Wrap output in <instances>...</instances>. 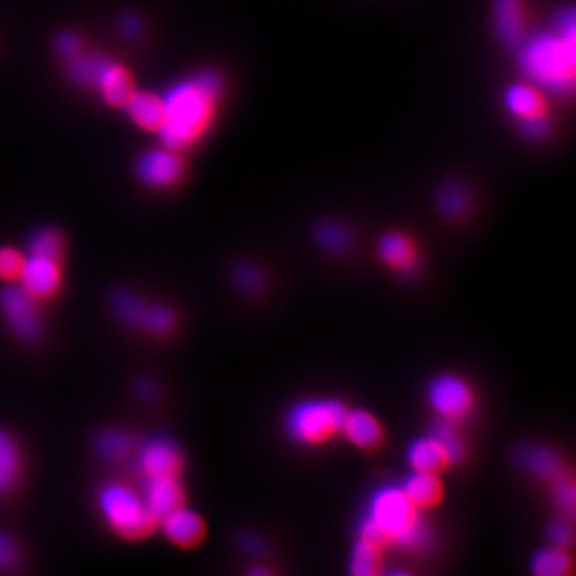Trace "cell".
Listing matches in <instances>:
<instances>
[{"instance_id": "obj_1", "label": "cell", "mask_w": 576, "mask_h": 576, "mask_svg": "<svg viewBox=\"0 0 576 576\" xmlns=\"http://www.w3.org/2000/svg\"><path fill=\"white\" fill-rule=\"evenodd\" d=\"M357 532L359 538L381 551L391 544L404 551H424L432 543V530L421 516V509L408 500L400 485L373 490Z\"/></svg>"}, {"instance_id": "obj_2", "label": "cell", "mask_w": 576, "mask_h": 576, "mask_svg": "<svg viewBox=\"0 0 576 576\" xmlns=\"http://www.w3.org/2000/svg\"><path fill=\"white\" fill-rule=\"evenodd\" d=\"M520 68L536 85L557 93L572 92L576 71L575 13H560L556 29L522 40Z\"/></svg>"}, {"instance_id": "obj_3", "label": "cell", "mask_w": 576, "mask_h": 576, "mask_svg": "<svg viewBox=\"0 0 576 576\" xmlns=\"http://www.w3.org/2000/svg\"><path fill=\"white\" fill-rule=\"evenodd\" d=\"M218 95L207 92L196 80L178 82L160 98L164 108V122L160 138L168 149H180L196 140L212 119Z\"/></svg>"}, {"instance_id": "obj_4", "label": "cell", "mask_w": 576, "mask_h": 576, "mask_svg": "<svg viewBox=\"0 0 576 576\" xmlns=\"http://www.w3.org/2000/svg\"><path fill=\"white\" fill-rule=\"evenodd\" d=\"M349 408L338 399H306L285 415L287 436L300 445H320L341 434Z\"/></svg>"}, {"instance_id": "obj_5", "label": "cell", "mask_w": 576, "mask_h": 576, "mask_svg": "<svg viewBox=\"0 0 576 576\" xmlns=\"http://www.w3.org/2000/svg\"><path fill=\"white\" fill-rule=\"evenodd\" d=\"M98 506L104 519L125 538H140L156 524L141 495L124 484H108L98 493Z\"/></svg>"}, {"instance_id": "obj_6", "label": "cell", "mask_w": 576, "mask_h": 576, "mask_svg": "<svg viewBox=\"0 0 576 576\" xmlns=\"http://www.w3.org/2000/svg\"><path fill=\"white\" fill-rule=\"evenodd\" d=\"M426 397L432 412L453 423L468 418L476 408V394L471 384L453 373L437 375L429 383Z\"/></svg>"}, {"instance_id": "obj_7", "label": "cell", "mask_w": 576, "mask_h": 576, "mask_svg": "<svg viewBox=\"0 0 576 576\" xmlns=\"http://www.w3.org/2000/svg\"><path fill=\"white\" fill-rule=\"evenodd\" d=\"M0 311L8 327L23 341H36L42 333L37 300L21 285H8L0 292Z\"/></svg>"}, {"instance_id": "obj_8", "label": "cell", "mask_w": 576, "mask_h": 576, "mask_svg": "<svg viewBox=\"0 0 576 576\" xmlns=\"http://www.w3.org/2000/svg\"><path fill=\"white\" fill-rule=\"evenodd\" d=\"M183 464L180 448L168 437L157 436L146 440L138 452V468L144 479L152 477H178Z\"/></svg>"}, {"instance_id": "obj_9", "label": "cell", "mask_w": 576, "mask_h": 576, "mask_svg": "<svg viewBox=\"0 0 576 576\" xmlns=\"http://www.w3.org/2000/svg\"><path fill=\"white\" fill-rule=\"evenodd\" d=\"M18 277L21 280V287L31 293L36 300L52 296L61 284L58 261L48 260L42 256L29 255L23 261Z\"/></svg>"}, {"instance_id": "obj_10", "label": "cell", "mask_w": 576, "mask_h": 576, "mask_svg": "<svg viewBox=\"0 0 576 576\" xmlns=\"http://www.w3.org/2000/svg\"><path fill=\"white\" fill-rule=\"evenodd\" d=\"M138 175L152 188H165L176 183L183 175V160L176 156L173 149L149 151L138 160Z\"/></svg>"}, {"instance_id": "obj_11", "label": "cell", "mask_w": 576, "mask_h": 576, "mask_svg": "<svg viewBox=\"0 0 576 576\" xmlns=\"http://www.w3.org/2000/svg\"><path fill=\"white\" fill-rule=\"evenodd\" d=\"M141 498L149 514L157 522L176 508L183 506L184 496L176 477H152V479H144Z\"/></svg>"}, {"instance_id": "obj_12", "label": "cell", "mask_w": 576, "mask_h": 576, "mask_svg": "<svg viewBox=\"0 0 576 576\" xmlns=\"http://www.w3.org/2000/svg\"><path fill=\"white\" fill-rule=\"evenodd\" d=\"M378 255L389 269L412 277L420 269L415 245L402 232H386L378 242Z\"/></svg>"}, {"instance_id": "obj_13", "label": "cell", "mask_w": 576, "mask_h": 576, "mask_svg": "<svg viewBox=\"0 0 576 576\" xmlns=\"http://www.w3.org/2000/svg\"><path fill=\"white\" fill-rule=\"evenodd\" d=\"M341 434L354 447L365 450V452H372V450L380 448L384 440V429L380 420L364 408L349 410Z\"/></svg>"}, {"instance_id": "obj_14", "label": "cell", "mask_w": 576, "mask_h": 576, "mask_svg": "<svg viewBox=\"0 0 576 576\" xmlns=\"http://www.w3.org/2000/svg\"><path fill=\"white\" fill-rule=\"evenodd\" d=\"M514 461L536 479L556 480L564 474V460L552 448L525 445L514 453Z\"/></svg>"}, {"instance_id": "obj_15", "label": "cell", "mask_w": 576, "mask_h": 576, "mask_svg": "<svg viewBox=\"0 0 576 576\" xmlns=\"http://www.w3.org/2000/svg\"><path fill=\"white\" fill-rule=\"evenodd\" d=\"M162 522V530L165 536L172 543L189 548L194 544L200 543L205 535V524L202 517L191 509L176 508L175 511L170 512Z\"/></svg>"}, {"instance_id": "obj_16", "label": "cell", "mask_w": 576, "mask_h": 576, "mask_svg": "<svg viewBox=\"0 0 576 576\" xmlns=\"http://www.w3.org/2000/svg\"><path fill=\"white\" fill-rule=\"evenodd\" d=\"M400 488L418 509L434 508L444 498V484L439 474L432 472L410 471Z\"/></svg>"}, {"instance_id": "obj_17", "label": "cell", "mask_w": 576, "mask_h": 576, "mask_svg": "<svg viewBox=\"0 0 576 576\" xmlns=\"http://www.w3.org/2000/svg\"><path fill=\"white\" fill-rule=\"evenodd\" d=\"M493 18L496 34L504 44H522L525 34V8L522 0H495Z\"/></svg>"}, {"instance_id": "obj_18", "label": "cell", "mask_w": 576, "mask_h": 576, "mask_svg": "<svg viewBox=\"0 0 576 576\" xmlns=\"http://www.w3.org/2000/svg\"><path fill=\"white\" fill-rule=\"evenodd\" d=\"M407 463L412 471L432 472L440 474L450 468L447 453L434 437H418L412 440L407 448Z\"/></svg>"}, {"instance_id": "obj_19", "label": "cell", "mask_w": 576, "mask_h": 576, "mask_svg": "<svg viewBox=\"0 0 576 576\" xmlns=\"http://www.w3.org/2000/svg\"><path fill=\"white\" fill-rule=\"evenodd\" d=\"M504 103L512 116L519 119V122L546 114L543 96L532 85H512L504 96Z\"/></svg>"}, {"instance_id": "obj_20", "label": "cell", "mask_w": 576, "mask_h": 576, "mask_svg": "<svg viewBox=\"0 0 576 576\" xmlns=\"http://www.w3.org/2000/svg\"><path fill=\"white\" fill-rule=\"evenodd\" d=\"M95 85L100 88L104 100L112 106H124L133 93L132 80L127 72L112 61H109L108 66L101 71Z\"/></svg>"}, {"instance_id": "obj_21", "label": "cell", "mask_w": 576, "mask_h": 576, "mask_svg": "<svg viewBox=\"0 0 576 576\" xmlns=\"http://www.w3.org/2000/svg\"><path fill=\"white\" fill-rule=\"evenodd\" d=\"M530 572L535 576H568L573 573L572 556L559 546L536 549L530 559Z\"/></svg>"}, {"instance_id": "obj_22", "label": "cell", "mask_w": 576, "mask_h": 576, "mask_svg": "<svg viewBox=\"0 0 576 576\" xmlns=\"http://www.w3.org/2000/svg\"><path fill=\"white\" fill-rule=\"evenodd\" d=\"M125 106H127L130 119L140 127L148 128V130H159L160 125L164 122L162 101L151 93H132Z\"/></svg>"}, {"instance_id": "obj_23", "label": "cell", "mask_w": 576, "mask_h": 576, "mask_svg": "<svg viewBox=\"0 0 576 576\" xmlns=\"http://www.w3.org/2000/svg\"><path fill=\"white\" fill-rule=\"evenodd\" d=\"M20 472L21 456L18 445L8 432L0 429V495L15 487Z\"/></svg>"}, {"instance_id": "obj_24", "label": "cell", "mask_w": 576, "mask_h": 576, "mask_svg": "<svg viewBox=\"0 0 576 576\" xmlns=\"http://www.w3.org/2000/svg\"><path fill=\"white\" fill-rule=\"evenodd\" d=\"M428 434L429 436L434 437V439L442 445L445 453H447L450 466H458V464L466 461V456H468V447L464 444L463 437H461V434L458 432V429H456L453 421L442 420V418H439V420L432 423Z\"/></svg>"}, {"instance_id": "obj_25", "label": "cell", "mask_w": 576, "mask_h": 576, "mask_svg": "<svg viewBox=\"0 0 576 576\" xmlns=\"http://www.w3.org/2000/svg\"><path fill=\"white\" fill-rule=\"evenodd\" d=\"M381 549L357 538L349 554L348 570L354 576H375L380 573Z\"/></svg>"}, {"instance_id": "obj_26", "label": "cell", "mask_w": 576, "mask_h": 576, "mask_svg": "<svg viewBox=\"0 0 576 576\" xmlns=\"http://www.w3.org/2000/svg\"><path fill=\"white\" fill-rule=\"evenodd\" d=\"M109 58L101 55H76L68 66L69 77L80 85H95Z\"/></svg>"}, {"instance_id": "obj_27", "label": "cell", "mask_w": 576, "mask_h": 576, "mask_svg": "<svg viewBox=\"0 0 576 576\" xmlns=\"http://www.w3.org/2000/svg\"><path fill=\"white\" fill-rule=\"evenodd\" d=\"M96 452L108 461H119L132 450V439L122 429H106L96 439Z\"/></svg>"}, {"instance_id": "obj_28", "label": "cell", "mask_w": 576, "mask_h": 576, "mask_svg": "<svg viewBox=\"0 0 576 576\" xmlns=\"http://www.w3.org/2000/svg\"><path fill=\"white\" fill-rule=\"evenodd\" d=\"M63 248V237L56 229H39L29 239V255L60 261L61 255H63Z\"/></svg>"}, {"instance_id": "obj_29", "label": "cell", "mask_w": 576, "mask_h": 576, "mask_svg": "<svg viewBox=\"0 0 576 576\" xmlns=\"http://www.w3.org/2000/svg\"><path fill=\"white\" fill-rule=\"evenodd\" d=\"M112 311L124 324L130 327H140L146 303L130 292H117L112 295Z\"/></svg>"}, {"instance_id": "obj_30", "label": "cell", "mask_w": 576, "mask_h": 576, "mask_svg": "<svg viewBox=\"0 0 576 576\" xmlns=\"http://www.w3.org/2000/svg\"><path fill=\"white\" fill-rule=\"evenodd\" d=\"M439 210L445 218L456 220L466 213L469 205L468 191L461 186V184H448L442 191H440Z\"/></svg>"}, {"instance_id": "obj_31", "label": "cell", "mask_w": 576, "mask_h": 576, "mask_svg": "<svg viewBox=\"0 0 576 576\" xmlns=\"http://www.w3.org/2000/svg\"><path fill=\"white\" fill-rule=\"evenodd\" d=\"M176 325L175 312L160 304H146L140 327L152 335H167Z\"/></svg>"}, {"instance_id": "obj_32", "label": "cell", "mask_w": 576, "mask_h": 576, "mask_svg": "<svg viewBox=\"0 0 576 576\" xmlns=\"http://www.w3.org/2000/svg\"><path fill=\"white\" fill-rule=\"evenodd\" d=\"M316 240L327 252L340 253L349 245V232L341 224L325 221L317 226Z\"/></svg>"}, {"instance_id": "obj_33", "label": "cell", "mask_w": 576, "mask_h": 576, "mask_svg": "<svg viewBox=\"0 0 576 576\" xmlns=\"http://www.w3.org/2000/svg\"><path fill=\"white\" fill-rule=\"evenodd\" d=\"M552 482H554L552 500H554L556 508L559 509L562 516L572 519L576 500L575 482H573L572 477H567L565 474L552 480Z\"/></svg>"}, {"instance_id": "obj_34", "label": "cell", "mask_w": 576, "mask_h": 576, "mask_svg": "<svg viewBox=\"0 0 576 576\" xmlns=\"http://www.w3.org/2000/svg\"><path fill=\"white\" fill-rule=\"evenodd\" d=\"M232 280L237 285L240 292L256 293L260 292L264 285L263 272L255 268L253 264H239L232 272Z\"/></svg>"}, {"instance_id": "obj_35", "label": "cell", "mask_w": 576, "mask_h": 576, "mask_svg": "<svg viewBox=\"0 0 576 576\" xmlns=\"http://www.w3.org/2000/svg\"><path fill=\"white\" fill-rule=\"evenodd\" d=\"M573 525L568 517H559V519L551 520L548 525V540L552 546H559V548L568 549L573 544Z\"/></svg>"}, {"instance_id": "obj_36", "label": "cell", "mask_w": 576, "mask_h": 576, "mask_svg": "<svg viewBox=\"0 0 576 576\" xmlns=\"http://www.w3.org/2000/svg\"><path fill=\"white\" fill-rule=\"evenodd\" d=\"M20 564V551L15 540L7 533L0 532V570H13Z\"/></svg>"}, {"instance_id": "obj_37", "label": "cell", "mask_w": 576, "mask_h": 576, "mask_svg": "<svg viewBox=\"0 0 576 576\" xmlns=\"http://www.w3.org/2000/svg\"><path fill=\"white\" fill-rule=\"evenodd\" d=\"M24 258L13 248H0V276L15 279L20 274Z\"/></svg>"}, {"instance_id": "obj_38", "label": "cell", "mask_w": 576, "mask_h": 576, "mask_svg": "<svg viewBox=\"0 0 576 576\" xmlns=\"http://www.w3.org/2000/svg\"><path fill=\"white\" fill-rule=\"evenodd\" d=\"M520 128L527 138L530 140H541L543 136L548 135L549 132V119L546 114L544 116L533 117V119L522 120Z\"/></svg>"}, {"instance_id": "obj_39", "label": "cell", "mask_w": 576, "mask_h": 576, "mask_svg": "<svg viewBox=\"0 0 576 576\" xmlns=\"http://www.w3.org/2000/svg\"><path fill=\"white\" fill-rule=\"evenodd\" d=\"M56 48L61 55L68 56V58H74V56L80 53V42L74 34L71 32H64L56 40Z\"/></svg>"}, {"instance_id": "obj_40", "label": "cell", "mask_w": 576, "mask_h": 576, "mask_svg": "<svg viewBox=\"0 0 576 576\" xmlns=\"http://www.w3.org/2000/svg\"><path fill=\"white\" fill-rule=\"evenodd\" d=\"M119 28L125 37H136L141 32L140 18H136L135 15H125L119 21Z\"/></svg>"}, {"instance_id": "obj_41", "label": "cell", "mask_w": 576, "mask_h": 576, "mask_svg": "<svg viewBox=\"0 0 576 576\" xmlns=\"http://www.w3.org/2000/svg\"><path fill=\"white\" fill-rule=\"evenodd\" d=\"M136 392L141 399L149 400L156 396V386L152 381L141 380L140 383L136 384Z\"/></svg>"}, {"instance_id": "obj_42", "label": "cell", "mask_w": 576, "mask_h": 576, "mask_svg": "<svg viewBox=\"0 0 576 576\" xmlns=\"http://www.w3.org/2000/svg\"><path fill=\"white\" fill-rule=\"evenodd\" d=\"M242 546H244L245 551L253 552V554L261 551L260 541L256 540L255 536H245Z\"/></svg>"}, {"instance_id": "obj_43", "label": "cell", "mask_w": 576, "mask_h": 576, "mask_svg": "<svg viewBox=\"0 0 576 576\" xmlns=\"http://www.w3.org/2000/svg\"><path fill=\"white\" fill-rule=\"evenodd\" d=\"M268 570H266V568H252V570H250V575H268Z\"/></svg>"}]
</instances>
